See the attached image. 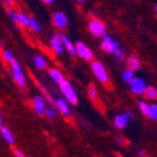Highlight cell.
Wrapping results in <instances>:
<instances>
[{
	"label": "cell",
	"mask_w": 157,
	"mask_h": 157,
	"mask_svg": "<svg viewBox=\"0 0 157 157\" xmlns=\"http://www.w3.org/2000/svg\"><path fill=\"white\" fill-rule=\"evenodd\" d=\"M100 46L107 54H112L117 59V60H121V59L124 57V51L121 50L120 45L117 44V41L115 40V39H112L107 34L102 36V40H101V45Z\"/></svg>",
	"instance_id": "1"
},
{
	"label": "cell",
	"mask_w": 157,
	"mask_h": 157,
	"mask_svg": "<svg viewBox=\"0 0 157 157\" xmlns=\"http://www.w3.org/2000/svg\"><path fill=\"white\" fill-rule=\"evenodd\" d=\"M11 64V72H13V76H14V80L17 82V85L20 86L21 89H26L28 85H26V78L24 76V72L19 65V63L16 60H14Z\"/></svg>",
	"instance_id": "2"
},
{
	"label": "cell",
	"mask_w": 157,
	"mask_h": 157,
	"mask_svg": "<svg viewBox=\"0 0 157 157\" xmlns=\"http://www.w3.org/2000/svg\"><path fill=\"white\" fill-rule=\"evenodd\" d=\"M60 89H61L63 95L66 97V100H67L70 104H72V105L77 104V95H76V92H75L72 85H71L69 81L64 80V81L60 84Z\"/></svg>",
	"instance_id": "3"
},
{
	"label": "cell",
	"mask_w": 157,
	"mask_h": 157,
	"mask_svg": "<svg viewBox=\"0 0 157 157\" xmlns=\"http://www.w3.org/2000/svg\"><path fill=\"white\" fill-rule=\"evenodd\" d=\"M91 69H92V72L95 74V76L99 78V81L102 82V84H107L109 82V75H107V71L105 69V66L99 63V61H94L91 64Z\"/></svg>",
	"instance_id": "4"
},
{
	"label": "cell",
	"mask_w": 157,
	"mask_h": 157,
	"mask_svg": "<svg viewBox=\"0 0 157 157\" xmlns=\"http://www.w3.org/2000/svg\"><path fill=\"white\" fill-rule=\"evenodd\" d=\"M132 116H133V112L131 110H127L125 113L116 115L115 119H113V124H115V126L117 128L122 130V128H125L127 126V124H128V121H130V119H131Z\"/></svg>",
	"instance_id": "5"
},
{
	"label": "cell",
	"mask_w": 157,
	"mask_h": 157,
	"mask_svg": "<svg viewBox=\"0 0 157 157\" xmlns=\"http://www.w3.org/2000/svg\"><path fill=\"white\" fill-rule=\"evenodd\" d=\"M147 87L148 86L141 77H135V80L130 84V90L136 95H145Z\"/></svg>",
	"instance_id": "6"
},
{
	"label": "cell",
	"mask_w": 157,
	"mask_h": 157,
	"mask_svg": "<svg viewBox=\"0 0 157 157\" xmlns=\"http://www.w3.org/2000/svg\"><path fill=\"white\" fill-rule=\"evenodd\" d=\"M89 30L92 35L95 36H104L106 35V29H105V25L102 21L97 20V19H95V20H91L89 23Z\"/></svg>",
	"instance_id": "7"
},
{
	"label": "cell",
	"mask_w": 157,
	"mask_h": 157,
	"mask_svg": "<svg viewBox=\"0 0 157 157\" xmlns=\"http://www.w3.org/2000/svg\"><path fill=\"white\" fill-rule=\"evenodd\" d=\"M75 46H76V54L80 57L85 59V60H91V59H92V56H94L92 51L84 43H77Z\"/></svg>",
	"instance_id": "8"
},
{
	"label": "cell",
	"mask_w": 157,
	"mask_h": 157,
	"mask_svg": "<svg viewBox=\"0 0 157 157\" xmlns=\"http://www.w3.org/2000/svg\"><path fill=\"white\" fill-rule=\"evenodd\" d=\"M52 21L57 28H65L67 25V16L61 11L55 13L54 17H52Z\"/></svg>",
	"instance_id": "9"
},
{
	"label": "cell",
	"mask_w": 157,
	"mask_h": 157,
	"mask_svg": "<svg viewBox=\"0 0 157 157\" xmlns=\"http://www.w3.org/2000/svg\"><path fill=\"white\" fill-rule=\"evenodd\" d=\"M33 105H34V109L37 112V115L46 113V107H45V104H44V100L41 99V96H35L33 100Z\"/></svg>",
	"instance_id": "10"
},
{
	"label": "cell",
	"mask_w": 157,
	"mask_h": 157,
	"mask_svg": "<svg viewBox=\"0 0 157 157\" xmlns=\"http://www.w3.org/2000/svg\"><path fill=\"white\" fill-rule=\"evenodd\" d=\"M50 44H51V48H52L57 54H63V52H64V45H63V43H61L60 36L52 35L51 39H50Z\"/></svg>",
	"instance_id": "11"
},
{
	"label": "cell",
	"mask_w": 157,
	"mask_h": 157,
	"mask_svg": "<svg viewBox=\"0 0 157 157\" xmlns=\"http://www.w3.org/2000/svg\"><path fill=\"white\" fill-rule=\"evenodd\" d=\"M56 104V107L60 110V112L65 116H69L70 115V107H69V104L66 102L65 99H63V97H59V99L55 101Z\"/></svg>",
	"instance_id": "12"
},
{
	"label": "cell",
	"mask_w": 157,
	"mask_h": 157,
	"mask_svg": "<svg viewBox=\"0 0 157 157\" xmlns=\"http://www.w3.org/2000/svg\"><path fill=\"white\" fill-rule=\"evenodd\" d=\"M126 64H127V67H128L130 70H132V71H136V70H139V69L141 67V61H140V59L137 57V56H135V55L127 57Z\"/></svg>",
	"instance_id": "13"
},
{
	"label": "cell",
	"mask_w": 157,
	"mask_h": 157,
	"mask_svg": "<svg viewBox=\"0 0 157 157\" xmlns=\"http://www.w3.org/2000/svg\"><path fill=\"white\" fill-rule=\"evenodd\" d=\"M60 39H61L63 45L69 50V52H71L72 55H75V54H76V46H75V45L69 40L67 36H66V35H64V34H61V35H60Z\"/></svg>",
	"instance_id": "14"
},
{
	"label": "cell",
	"mask_w": 157,
	"mask_h": 157,
	"mask_svg": "<svg viewBox=\"0 0 157 157\" xmlns=\"http://www.w3.org/2000/svg\"><path fill=\"white\" fill-rule=\"evenodd\" d=\"M49 75H50V77L52 78V80L55 82H57V84H61L64 81V76H63L61 71H59L56 69H50L49 70Z\"/></svg>",
	"instance_id": "15"
},
{
	"label": "cell",
	"mask_w": 157,
	"mask_h": 157,
	"mask_svg": "<svg viewBox=\"0 0 157 157\" xmlns=\"http://www.w3.org/2000/svg\"><path fill=\"white\" fill-rule=\"evenodd\" d=\"M0 132H2V136L5 139L6 142H9L10 145H14V137H13V133H11V131H10L8 127L2 126V127H0Z\"/></svg>",
	"instance_id": "16"
},
{
	"label": "cell",
	"mask_w": 157,
	"mask_h": 157,
	"mask_svg": "<svg viewBox=\"0 0 157 157\" xmlns=\"http://www.w3.org/2000/svg\"><path fill=\"white\" fill-rule=\"evenodd\" d=\"M122 80L127 84H131L133 80H135V71L130 70V69H126L124 72H122Z\"/></svg>",
	"instance_id": "17"
},
{
	"label": "cell",
	"mask_w": 157,
	"mask_h": 157,
	"mask_svg": "<svg viewBox=\"0 0 157 157\" xmlns=\"http://www.w3.org/2000/svg\"><path fill=\"white\" fill-rule=\"evenodd\" d=\"M145 96L150 100H157V89L153 86H148L145 92Z\"/></svg>",
	"instance_id": "18"
},
{
	"label": "cell",
	"mask_w": 157,
	"mask_h": 157,
	"mask_svg": "<svg viewBox=\"0 0 157 157\" xmlns=\"http://www.w3.org/2000/svg\"><path fill=\"white\" fill-rule=\"evenodd\" d=\"M34 64L36 65L37 69H41V70L46 67V60L43 56H39V55L34 57Z\"/></svg>",
	"instance_id": "19"
},
{
	"label": "cell",
	"mask_w": 157,
	"mask_h": 157,
	"mask_svg": "<svg viewBox=\"0 0 157 157\" xmlns=\"http://www.w3.org/2000/svg\"><path fill=\"white\" fill-rule=\"evenodd\" d=\"M17 21L20 24H23L24 26H29L30 25V17L26 16L25 14H23V13H19L17 14Z\"/></svg>",
	"instance_id": "20"
},
{
	"label": "cell",
	"mask_w": 157,
	"mask_h": 157,
	"mask_svg": "<svg viewBox=\"0 0 157 157\" xmlns=\"http://www.w3.org/2000/svg\"><path fill=\"white\" fill-rule=\"evenodd\" d=\"M150 107H151V105L147 104L146 101H140V102H139V109H140V111H141L145 116H148V113H150Z\"/></svg>",
	"instance_id": "21"
},
{
	"label": "cell",
	"mask_w": 157,
	"mask_h": 157,
	"mask_svg": "<svg viewBox=\"0 0 157 157\" xmlns=\"http://www.w3.org/2000/svg\"><path fill=\"white\" fill-rule=\"evenodd\" d=\"M148 117H150L151 120H155V121H157V104H151Z\"/></svg>",
	"instance_id": "22"
},
{
	"label": "cell",
	"mask_w": 157,
	"mask_h": 157,
	"mask_svg": "<svg viewBox=\"0 0 157 157\" xmlns=\"http://www.w3.org/2000/svg\"><path fill=\"white\" fill-rule=\"evenodd\" d=\"M33 30H35V31H39L40 30V24L37 23V20L36 19H34V17H30V25H29Z\"/></svg>",
	"instance_id": "23"
},
{
	"label": "cell",
	"mask_w": 157,
	"mask_h": 157,
	"mask_svg": "<svg viewBox=\"0 0 157 157\" xmlns=\"http://www.w3.org/2000/svg\"><path fill=\"white\" fill-rule=\"evenodd\" d=\"M3 57L5 59V60H8V61H10V63H13L15 59H14V55L9 51V50H4L3 51Z\"/></svg>",
	"instance_id": "24"
},
{
	"label": "cell",
	"mask_w": 157,
	"mask_h": 157,
	"mask_svg": "<svg viewBox=\"0 0 157 157\" xmlns=\"http://www.w3.org/2000/svg\"><path fill=\"white\" fill-rule=\"evenodd\" d=\"M89 95H90V97H91L92 100L97 99V91H96V87L94 85H90L89 86Z\"/></svg>",
	"instance_id": "25"
},
{
	"label": "cell",
	"mask_w": 157,
	"mask_h": 157,
	"mask_svg": "<svg viewBox=\"0 0 157 157\" xmlns=\"http://www.w3.org/2000/svg\"><path fill=\"white\" fill-rule=\"evenodd\" d=\"M8 15H9V17L11 19L14 23H19V21H17V14H15L11 9H8Z\"/></svg>",
	"instance_id": "26"
},
{
	"label": "cell",
	"mask_w": 157,
	"mask_h": 157,
	"mask_svg": "<svg viewBox=\"0 0 157 157\" xmlns=\"http://www.w3.org/2000/svg\"><path fill=\"white\" fill-rule=\"evenodd\" d=\"M46 115L50 117V119H54V117H56V111L52 107H48L46 109Z\"/></svg>",
	"instance_id": "27"
},
{
	"label": "cell",
	"mask_w": 157,
	"mask_h": 157,
	"mask_svg": "<svg viewBox=\"0 0 157 157\" xmlns=\"http://www.w3.org/2000/svg\"><path fill=\"white\" fill-rule=\"evenodd\" d=\"M13 152H14V155H15L16 157H25V155H24L20 150H17V148H14V150H13Z\"/></svg>",
	"instance_id": "28"
},
{
	"label": "cell",
	"mask_w": 157,
	"mask_h": 157,
	"mask_svg": "<svg viewBox=\"0 0 157 157\" xmlns=\"http://www.w3.org/2000/svg\"><path fill=\"white\" fill-rule=\"evenodd\" d=\"M137 153H139V156H140V157H147V156H148L147 151H145V150H140Z\"/></svg>",
	"instance_id": "29"
},
{
	"label": "cell",
	"mask_w": 157,
	"mask_h": 157,
	"mask_svg": "<svg viewBox=\"0 0 157 157\" xmlns=\"http://www.w3.org/2000/svg\"><path fill=\"white\" fill-rule=\"evenodd\" d=\"M44 3H45V4H54L52 0H44Z\"/></svg>",
	"instance_id": "30"
},
{
	"label": "cell",
	"mask_w": 157,
	"mask_h": 157,
	"mask_svg": "<svg viewBox=\"0 0 157 157\" xmlns=\"http://www.w3.org/2000/svg\"><path fill=\"white\" fill-rule=\"evenodd\" d=\"M4 3H5L6 5H10V4H11V2H10V0H5V2H4Z\"/></svg>",
	"instance_id": "31"
},
{
	"label": "cell",
	"mask_w": 157,
	"mask_h": 157,
	"mask_svg": "<svg viewBox=\"0 0 157 157\" xmlns=\"http://www.w3.org/2000/svg\"><path fill=\"white\" fill-rule=\"evenodd\" d=\"M2 124H3V120H2V113H0V127H2Z\"/></svg>",
	"instance_id": "32"
},
{
	"label": "cell",
	"mask_w": 157,
	"mask_h": 157,
	"mask_svg": "<svg viewBox=\"0 0 157 157\" xmlns=\"http://www.w3.org/2000/svg\"><path fill=\"white\" fill-rule=\"evenodd\" d=\"M155 13H156V15H157V5H155Z\"/></svg>",
	"instance_id": "33"
}]
</instances>
